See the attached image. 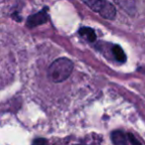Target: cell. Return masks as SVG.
<instances>
[{
    "instance_id": "5",
    "label": "cell",
    "mask_w": 145,
    "mask_h": 145,
    "mask_svg": "<svg viewBox=\"0 0 145 145\" xmlns=\"http://www.w3.org/2000/svg\"><path fill=\"white\" fill-rule=\"evenodd\" d=\"M79 34L84 39H86L87 41H89V42H94L96 40V34L94 32V30L91 29V28H88V27L81 28L79 30Z\"/></svg>"
},
{
    "instance_id": "3",
    "label": "cell",
    "mask_w": 145,
    "mask_h": 145,
    "mask_svg": "<svg viewBox=\"0 0 145 145\" xmlns=\"http://www.w3.org/2000/svg\"><path fill=\"white\" fill-rule=\"evenodd\" d=\"M112 141L116 145H136L139 144L138 140L132 134L116 130L112 133Z\"/></svg>"
},
{
    "instance_id": "2",
    "label": "cell",
    "mask_w": 145,
    "mask_h": 145,
    "mask_svg": "<svg viewBox=\"0 0 145 145\" xmlns=\"http://www.w3.org/2000/svg\"><path fill=\"white\" fill-rule=\"evenodd\" d=\"M93 11L98 12L106 19H114L116 16V9L113 4L107 0H82Z\"/></svg>"
},
{
    "instance_id": "4",
    "label": "cell",
    "mask_w": 145,
    "mask_h": 145,
    "mask_svg": "<svg viewBox=\"0 0 145 145\" xmlns=\"http://www.w3.org/2000/svg\"><path fill=\"white\" fill-rule=\"evenodd\" d=\"M48 8H44L40 12L36 13L34 15L29 16L27 19V26L29 28H34L36 26L42 25L48 22Z\"/></svg>"
},
{
    "instance_id": "1",
    "label": "cell",
    "mask_w": 145,
    "mask_h": 145,
    "mask_svg": "<svg viewBox=\"0 0 145 145\" xmlns=\"http://www.w3.org/2000/svg\"><path fill=\"white\" fill-rule=\"evenodd\" d=\"M73 63L67 58H59L52 63L48 70V77L52 83H62L71 75Z\"/></svg>"
},
{
    "instance_id": "6",
    "label": "cell",
    "mask_w": 145,
    "mask_h": 145,
    "mask_svg": "<svg viewBox=\"0 0 145 145\" xmlns=\"http://www.w3.org/2000/svg\"><path fill=\"white\" fill-rule=\"evenodd\" d=\"M113 54L115 56L116 60L120 63H124L126 61V56L124 54L123 50L118 45H115L113 48Z\"/></svg>"
}]
</instances>
